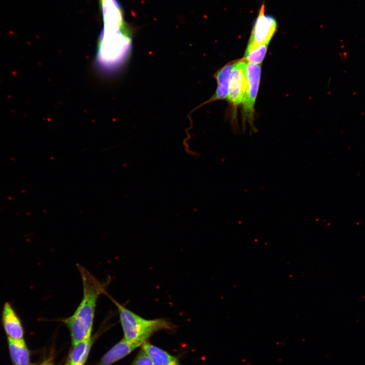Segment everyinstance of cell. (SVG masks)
Segmentation results:
<instances>
[{"label":"cell","instance_id":"cell-13","mask_svg":"<svg viewBox=\"0 0 365 365\" xmlns=\"http://www.w3.org/2000/svg\"><path fill=\"white\" fill-rule=\"evenodd\" d=\"M235 63L225 66L216 76L217 87L215 98L224 99L228 97L230 76Z\"/></svg>","mask_w":365,"mask_h":365},{"label":"cell","instance_id":"cell-10","mask_svg":"<svg viewBox=\"0 0 365 365\" xmlns=\"http://www.w3.org/2000/svg\"><path fill=\"white\" fill-rule=\"evenodd\" d=\"M151 359L154 365H180L175 356L148 342L142 345V348Z\"/></svg>","mask_w":365,"mask_h":365},{"label":"cell","instance_id":"cell-2","mask_svg":"<svg viewBox=\"0 0 365 365\" xmlns=\"http://www.w3.org/2000/svg\"><path fill=\"white\" fill-rule=\"evenodd\" d=\"M131 46V38L125 27H103L100 34L95 62L99 70L112 74L124 63Z\"/></svg>","mask_w":365,"mask_h":365},{"label":"cell","instance_id":"cell-1","mask_svg":"<svg viewBox=\"0 0 365 365\" xmlns=\"http://www.w3.org/2000/svg\"><path fill=\"white\" fill-rule=\"evenodd\" d=\"M78 269L83 284V297L74 314L63 320L70 332L72 345L91 338L97 300L105 287L104 284L86 269L79 265Z\"/></svg>","mask_w":365,"mask_h":365},{"label":"cell","instance_id":"cell-4","mask_svg":"<svg viewBox=\"0 0 365 365\" xmlns=\"http://www.w3.org/2000/svg\"><path fill=\"white\" fill-rule=\"evenodd\" d=\"M277 26L275 18L265 12L263 5L254 23L246 51L263 45H268Z\"/></svg>","mask_w":365,"mask_h":365},{"label":"cell","instance_id":"cell-8","mask_svg":"<svg viewBox=\"0 0 365 365\" xmlns=\"http://www.w3.org/2000/svg\"><path fill=\"white\" fill-rule=\"evenodd\" d=\"M2 322L8 338L23 339L24 331L20 319L9 303H6L4 304L2 313Z\"/></svg>","mask_w":365,"mask_h":365},{"label":"cell","instance_id":"cell-17","mask_svg":"<svg viewBox=\"0 0 365 365\" xmlns=\"http://www.w3.org/2000/svg\"><path fill=\"white\" fill-rule=\"evenodd\" d=\"M65 365H71V364H70V362H69V361L68 360V361L67 362V363H66Z\"/></svg>","mask_w":365,"mask_h":365},{"label":"cell","instance_id":"cell-11","mask_svg":"<svg viewBox=\"0 0 365 365\" xmlns=\"http://www.w3.org/2000/svg\"><path fill=\"white\" fill-rule=\"evenodd\" d=\"M8 344L11 358L14 365H28L29 362V352L23 339L8 338Z\"/></svg>","mask_w":365,"mask_h":365},{"label":"cell","instance_id":"cell-6","mask_svg":"<svg viewBox=\"0 0 365 365\" xmlns=\"http://www.w3.org/2000/svg\"><path fill=\"white\" fill-rule=\"evenodd\" d=\"M246 88L243 103L244 113L251 119L257 96L261 76L260 64L246 62Z\"/></svg>","mask_w":365,"mask_h":365},{"label":"cell","instance_id":"cell-7","mask_svg":"<svg viewBox=\"0 0 365 365\" xmlns=\"http://www.w3.org/2000/svg\"><path fill=\"white\" fill-rule=\"evenodd\" d=\"M103 27L112 28L125 27L123 13L117 0H100Z\"/></svg>","mask_w":365,"mask_h":365},{"label":"cell","instance_id":"cell-16","mask_svg":"<svg viewBox=\"0 0 365 365\" xmlns=\"http://www.w3.org/2000/svg\"><path fill=\"white\" fill-rule=\"evenodd\" d=\"M41 365H53V364L50 361H44Z\"/></svg>","mask_w":365,"mask_h":365},{"label":"cell","instance_id":"cell-14","mask_svg":"<svg viewBox=\"0 0 365 365\" xmlns=\"http://www.w3.org/2000/svg\"><path fill=\"white\" fill-rule=\"evenodd\" d=\"M268 45H261L253 50L245 51L244 57L246 61L260 64L266 54Z\"/></svg>","mask_w":365,"mask_h":365},{"label":"cell","instance_id":"cell-9","mask_svg":"<svg viewBox=\"0 0 365 365\" xmlns=\"http://www.w3.org/2000/svg\"><path fill=\"white\" fill-rule=\"evenodd\" d=\"M140 346L142 345L130 342L123 338L103 356L98 365H111L125 357Z\"/></svg>","mask_w":365,"mask_h":365},{"label":"cell","instance_id":"cell-5","mask_svg":"<svg viewBox=\"0 0 365 365\" xmlns=\"http://www.w3.org/2000/svg\"><path fill=\"white\" fill-rule=\"evenodd\" d=\"M246 62L239 61L235 63L232 71L227 98L234 105L242 103L246 88Z\"/></svg>","mask_w":365,"mask_h":365},{"label":"cell","instance_id":"cell-15","mask_svg":"<svg viewBox=\"0 0 365 365\" xmlns=\"http://www.w3.org/2000/svg\"><path fill=\"white\" fill-rule=\"evenodd\" d=\"M132 365H154L151 359L142 349L135 357Z\"/></svg>","mask_w":365,"mask_h":365},{"label":"cell","instance_id":"cell-12","mask_svg":"<svg viewBox=\"0 0 365 365\" xmlns=\"http://www.w3.org/2000/svg\"><path fill=\"white\" fill-rule=\"evenodd\" d=\"M92 344L91 338L73 345L69 362L71 365H84L88 357Z\"/></svg>","mask_w":365,"mask_h":365},{"label":"cell","instance_id":"cell-3","mask_svg":"<svg viewBox=\"0 0 365 365\" xmlns=\"http://www.w3.org/2000/svg\"><path fill=\"white\" fill-rule=\"evenodd\" d=\"M124 338L131 343L142 345L154 334L162 330H171L174 325L164 318L146 319L116 302Z\"/></svg>","mask_w":365,"mask_h":365}]
</instances>
